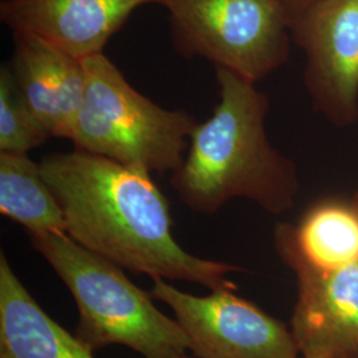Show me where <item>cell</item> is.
Returning <instances> with one entry per match:
<instances>
[{
    "mask_svg": "<svg viewBox=\"0 0 358 358\" xmlns=\"http://www.w3.org/2000/svg\"><path fill=\"white\" fill-rule=\"evenodd\" d=\"M306 55L304 84L317 113L338 128L358 122V0H316L291 23Z\"/></svg>",
    "mask_w": 358,
    "mask_h": 358,
    "instance_id": "cell-7",
    "label": "cell"
},
{
    "mask_svg": "<svg viewBox=\"0 0 358 358\" xmlns=\"http://www.w3.org/2000/svg\"><path fill=\"white\" fill-rule=\"evenodd\" d=\"M28 235L73 296L76 336L92 352L122 345L143 358H178L190 350L178 320L161 312L152 294L131 282L121 266L65 232Z\"/></svg>",
    "mask_w": 358,
    "mask_h": 358,
    "instance_id": "cell-3",
    "label": "cell"
},
{
    "mask_svg": "<svg viewBox=\"0 0 358 358\" xmlns=\"http://www.w3.org/2000/svg\"><path fill=\"white\" fill-rule=\"evenodd\" d=\"M299 280L291 333L301 358L358 356V263L322 272L284 259Z\"/></svg>",
    "mask_w": 358,
    "mask_h": 358,
    "instance_id": "cell-8",
    "label": "cell"
},
{
    "mask_svg": "<svg viewBox=\"0 0 358 358\" xmlns=\"http://www.w3.org/2000/svg\"><path fill=\"white\" fill-rule=\"evenodd\" d=\"M285 10L291 16V23L297 15L306 11L310 4H313L316 0H279Z\"/></svg>",
    "mask_w": 358,
    "mask_h": 358,
    "instance_id": "cell-15",
    "label": "cell"
},
{
    "mask_svg": "<svg viewBox=\"0 0 358 358\" xmlns=\"http://www.w3.org/2000/svg\"><path fill=\"white\" fill-rule=\"evenodd\" d=\"M50 138L17 88L10 63L0 69V152L27 154Z\"/></svg>",
    "mask_w": 358,
    "mask_h": 358,
    "instance_id": "cell-14",
    "label": "cell"
},
{
    "mask_svg": "<svg viewBox=\"0 0 358 358\" xmlns=\"http://www.w3.org/2000/svg\"><path fill=\"white\" fill-rule=\"evenodd\" d=\"M275 245L284 259L329 272L358 263V208L327 199L312 206L297 226L278 224Z\"/></svg>",
    "mask_w": 358,
    "mask_h": 358,
    "instance_id": "cell-12",
    "label": "cell"
},
{
    "mask_svg": "<svg viewBox=\"0 0 358 358\" xmlns=\"http://www.w3.org/2000/svg\"><path fill=\"white\" fill-rule=\"evenodd\" d=\"M178 358H192V357H187V356H186V355H185V356H180V357H178Z\"/></svg>",
    "mask_w": 358,
    "mask_h": 358,
    "instance_id": "cell-17",
    "label": "cell"
},
{
    "mask_svg": "<svg viewBox=\"0 0 358 358\" xmlns=\"http://www.w3.org/2000/svg\"><path fill=\"white\" fill-rule=\"evenodd\" d=\"M40 166L64 213L66 234L77 243L152 279L236 289L227 276L241 267L179 245L166 196L150 173L77 149L51 154Z\"/></svg>",
    "mask_w": 358,
    "mask_h": 358,
    "instance_id": "cell-1",
    "label": "cell"
},
{
    "mask_svg": "<svg viewBox=\"0 0 358 358\" xmlns=\"http://www.w3.org/2000/svg\"><path fill=\"white\" fill-rule=\"evenodd\" d=\"M40 307L0 252V358H94Z\"/></svg>",
    "mask_w": 358,
    "mask_h": 358,
    "instance_id": "cell-11",
    "label": "cell"
},
{
    "mask_svg": "<svg viewBox=\"0 0 358 358\" xmlns=\"http://www.w3.org/2000/svg\"><path fill=\"white\" fill-rule=\"evenodd\" d=\"M87 92L71 141L77 150L153 173L183 164L196 121L134 90L103 53L84 59Z\"/></svg>",
    "mask_w": 358,
    "mask_h": 358,
    "instance_id": "cell-4",
    "label": "cell"
},
{
    "mask_svg": "<svg viewBox=\"0 0 358 358\" xmlns=\"http://www.w3.org/2000/svg\"><path fill=\"white\" fill-rule=\"evenodd\" d=\"M159 0H1L0 20L80 60L103 53L131 13Z\"/></svg>",
    "mask_w": 358,
    "mask_h": 358,
    "instance_id": "cell-9",
    "label": "cell"
},
{
    "mask_svg": "<svg viewBox=\"0 0 358 358\" xmlns=\"http://www.w3.org/2000/svg\"><path fill=\"white\" fill-rule=\"evenodd\" d=\"M215 77L219 101L192 130L183 164L171 173L174 192L199 214H214L236 198L271 214L287 213L300 182L294 161L269 141L267 94L226 68H215Z\"/></svg>",
    "mask_w": 358,
    "mask_h": 358,
    "instance_id": "cell-2",
    "label": "cell"
},
{
    "mask_svg": "<svg viewBox=\"0 0 358 358\" xmlns=\"http://www.w3.org/2000/svg\"><path fill=\"white\" fill-rule=\"evenodd\" d=\"M352 202L356 205V207L358 208V192L353 196V199H352Z\"/></svg>",
    "mask_w": 358,
    "mask_h": 358,
    "instance_id": "cell-16",
    "label": "cell"
},
{
    "mask_svg": "<svg viewBox=\"0 0 358 358\" xmlns=\"http://www.w3.org/2000/svg\"><path fill=\"white\" fill-rule=\"evenodd\" d=\"M174 50L257 84L287 63L291 16L279 0H159Z\"/></svg>",
    "mask_w": 358,
    "mask_h": 358,
    "instance_id": "cell-5",
    "label": "cell"
},
{
    "mask_svg": "<svg viewBox=\"0 0 358 358\" xmlns=\"http://www.w3.org/2000/svg\"><path fill=\"white\" fill-rule=\"evenodd\" d=\"M10 66L31 112L50 137L71 140L85 99L84 62L27 32H13Z\"/></svg>",
    "mask_w": 358,
    "mask_h": 358,
    "instance_id": "cell-10",
    "label": "cell"
},
{
    "mask_svg": "<svg viewBox=\"0 0 358 358\" xmlns=\"http://www.w3.org/2000/svg\"><path fill=\"white\" fill-rule=\"evenodd\" d=\"M232 291L195 296L155 278L150 294L173 310L198 358H301L291 329Z\"/></svg>",
    "mask_w": 358,
    "mask_h": 358,
    "instance_id": "cell-6",
    "label": "cell"
},
{
    "mask_svg": "<svg viewBox=\"0 0 358 358\" xmlns=\"http://www.w3.org/2000/svg\"><path fill=\"white\" fill-rule=\"evenodd\" d=\"M0 213L22 224L28 234H66L62 206L40 164L27 154L0 152Z\"/></svg>",
    "mask_w": 358,
    "mask_h": 358,
    "instance_id": "cell-13",
    "label": "cell"
}]
</instances>
